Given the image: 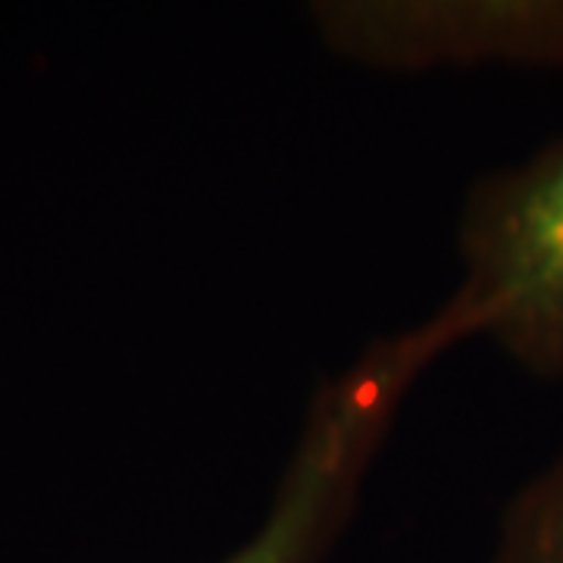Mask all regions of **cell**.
Returning a JSON list of instances; mask_svg holds the SVG:
<instances>
[{"label": "cell", "instance_id": "6da1fadb", "mask_svg": "<svg viewBox=\"0 0 563 563\" xmlns=\"http://www.w3.org/2000/svg\"><path fill=\"white\" fill-rule=\"evenodd\" d=\"M476 339V322L454 298L422 322L363 347L307 404L261 526L220 563H322L354 517L361 485L410 388L454 344Z\"/></svg>", "mask_w": 563, "mask_h": 563}, {"label": "cell", "instance_id": "3957f363", "mask_svg": "<svg viewBox=\"0 0 563 563\" xmlns=\"http://www.w3.org/2000/svg\"><path fill=\"white\" fill-rule=\"evenodd\" d=\"M303 16L329 57L385 76L563 69V0H313Z\"/></svg>", "mask_w": 563, "mask_h": 563}, {"label": "cell", "instance_id": "7a4b0ae2", "mask_svg": "<svg viewBox=\"0 0 563 563\" xmlns=\"http://www.w3.org/2000/svg\"><path fill=\"white\" fill-rule=\"evenodd\" d=\"M454 298L479 339L542 383H563V135L470 185Z\"/></svg>", "mask_w": 563, "mask_h": 563}, {"label": "cell", "instance_id": "277c9868", "mask_svg": "<svg viewBox=\"0 0 563 563\" xmlns=\"http://www.w3.org/2000/svg\"><path fill=\"white\" fill-rule=\"evenodd\" d=\"M492 563H563V454L507 501Z\"/></svg>", "mask_w": 563, "mask_h": 563}]
</instances>
